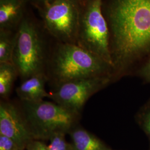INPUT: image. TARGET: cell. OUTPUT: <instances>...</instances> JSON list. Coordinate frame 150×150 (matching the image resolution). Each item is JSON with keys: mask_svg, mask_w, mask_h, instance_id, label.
<instances>
[{"mask_svg": "<svg viewBox=\"0 0 150 150\" xmlns=\"http://www.w3.org/2000/svg\"><path fill=\"white\" fill-rule=\"evenodd\" d=\"M114 74H123L150 52V0H102Z\"/></svg>", "mask_w": 150, "mask_h": 150, "instance_id": "obj_1", "label": "cell"}, {"mask_svg": "<svg viewBox=\"0 0 150 150\" xmlns=\"http://www.w3.org/2000/svg\"><path fill=\"white\" fill-rule=\"evenodd\" d=\"M51 72L59 85L70 81L112 76V66L75 43L59 42L51 59Z\"/></svg>", "mask_w": 150, "mask_h": 150, "instance_id": "obj_2", "label": "cell"}, {"mask_svg": "<svg viewBox=\"0 0 150 150\" xmlns=\"http://www.w3.org/2000/svg\"><path fill=\"white\" fill-rule=\"evenodd\" d=\"M76 44L113 67L108 28L102 12V0H81Z\"/></svg>", "mask_w": 150, "mask_h": 150, "instance_id": "obj_3", "label": "cell"}, {"mask_svg": "<svg viewBox=\"0 0 150 150\" xmlns=\"http://www.w3.org/2000/svg\"><path fill=\"white\" fill-rule=\"evenodd\" d=\"M42 35L33 20L24 16L16 29L12 56V63L23 80L43 72L46 53Z\"/></svg>", "mask_w": 150, "mask_h": 150, "instance_id": "obj_4", "label": "cell"}, {"mask_svg": "<svg viewBox=\"0 0 150 150\" xmlns=\"http://www.w3.org/2000/svg\"><path fill=\"white\" fill-rule=\"evenodd\" d=\"M23 102V114L34 139H49L58 132L69 133L77 120L79 115L56 102Z\"/></svg>", "mask_w": 150, "mask_h": 150, "instance_id": "obj_5", "label": "cell"}, {"mask_svg": "<svg viewBox=\"0 0 150 150\" xmlns=\"http://www.w3.org/2000/svg\"><path fill=\"white\" fill-rule=\"evenodd\" d=\"M81 0H55L38 8L47 32L59 42L76 44Z\"/></svg>", "mask_w": 150, "mask_h": 150, "instance_id": "obj_6", "label": "cell"}, {"mask_svg": "<svg viewBox=\"0 0 150 150\" xmlns=\"http://www.w3.org/2000/svg\"><path fill=\"white\" fill-rule=\"evenodd\" d=\"M112 76H102L70 81L60 83L50 93L54 102L79 115L87 100L110 82Z\"/></svg>", "mask_w": 150, "mask_h": 150, "instance_id": "obj_7", "label": "cell"}, {"mask_svg": "<svg viewBox=\"0 0 150 150\" xmlns=\"http://www.w3.org/2000/svg\"><path fill=\"white\" fill-rule=\"evenodd\" d=\"M0 134L13 139L21 150L34 139L25 116L11 102L0 103Z\"/></svg>", "mask_w": 150, "mask_h": 150, "instance_id": "obj_8", "label": "cell"}, {"mask_svg": "<svg viewBox=\"0 0 150 150\" xmlns=\"http://www.w3.org/2000/svg\"><path fill=\"white\" fill-rule=\"evenodd\" d=\"M47 81L44 72L39 73L23 80L17 88V95L23 102H40L45 97L50 98V93L45 90Z\"/></svg>", "mask_w": 150, "mask_h": 150, "instance_id": "obj_9", "label": "cell"}, {"mask_svg": "<svg viewBox=\"0 0 150 150\" xmlns=\"http://www.w3.org/2000/svg\"><path fill=\"white\" fill-rule=\"evenodd\" d=\"M26 0H0V30L17 28L25 16Z\"/></svg>", "mask_w": 150, "mask_h": 150, "instance_id": "obj_10", "label": "cell"}, {"mask_svg": "<svg viewBox=\"0 0 150 150\" xmlns=\"http://www.w3.org/2000/svg\"><path fill=\"white\" fill-rule=\"evenodd\" d=\"M69 133L72 150H112L85 129L73 128Z\"/></svg>", "mask_w": 150, "mask_h": 150, "instance_id": "obj_11", "label": "cell"}, {"mask_svg": "<svg viewBox=\"0 0 150 150\" xmlns=\"http://www.w3.org/2000/svg\"><path fill=\"white\" fill-rule=\"evenodd\" d=\"M18 75V71L13 63H0V96L1 98H5L9 96Z\"/></svg>", "mask_w": 150, "mask_h": 150, "instance_id": "obj_12", "label": "cell"}, {"mask_svg": "<svg viewBox=\"0 0 150 150\" xmlns=\"http://www.w3.org/2000/svg\"><path fill=\"white\" fill-rule=\"evenodd\" d=\"M16 32L0 31V63L12 62L15 43Z\"/></svg>", "mask_w": 150, "mask_h": 150, "instance_id": "obj_13", "label": "cell"}, {"mask_svg": "<svg viewBox=\"0 0 150 150\" xmlns=\"http://www.w3.org/2000/svg\"><path fill=\"white\" fill-rule=\"evenodd\" d=\"M136 120L150 140V101L139 110L136 115Z\"/></svg>", "mask_w": 150, "mask_h": 150, "instance_id": "obj_14", "label": "cell"}, {"mask_svg": "<svg viewBox=\"0 0 150 150\" xmlns=\"http://www.w3.org/2000/svg\"><path fill=\"white\" fill-rule=\"evenodd\" d=\"M64 132H58L50 138L47 145L49 150H72L71 145L67 142Z\"/></svg>", "mask_w": 150, "mask_h": 150, "instance_id": "obj_15", "label": "cell"}, {"mask_svg": "<svg viewBox=\"0 0 150 150\" xmlns=\"http://www.w3.org/2000/svg\"><path fill=\"white\" fill-rule=\"evenodd\" d=\"M0 150H21L16 142L10 138L0 134Z\"/></svg>", "mask_w": 150, "mask_h": 150, "instance_id": "obj_16", "label": "cell"}, {"mask_svg": "<svg viewBox=\"0 0 150 150\" xmlns=\"http://www.w3.org/2000/svg\"><path fill=\"white\" fill-rule=\"evenodd\" d=\"M139 75L146 82L150 83V57L139 69Z\"/></svg>", "mask_w": 150, "mask_h": 150, "instance_id": "obj_17", "label": "cell"}, {"mask_svg": "<svg viewBox=\"0 0 150 150\" xmlns=\"http://www.w3.org/2000/svg\"><path fill=\"white\" fill-rule=\"evenodd\" d=\"M27 150H49L48 146L39 139L31 140L27 145Z\"/></svg>", "mask_w": 150, "mask_h": 150, "instance_id": "obj_18", "label": "cell"}, {"mask_svg": "<svg viewBox=\"0 0 150 150\" xmlns=\"http://www.w3.org/2000/svg\"><path fill=\"white\" fill-rule=\"evenodd\" d=\"M32 4L36 6L38 8H40L45 5L54 2L55 0H29Z\"/></svg>", "mask_w": 150, "mask_h": 150, "instance_id": "obj_19", "label": "cell"}]
</instances>
